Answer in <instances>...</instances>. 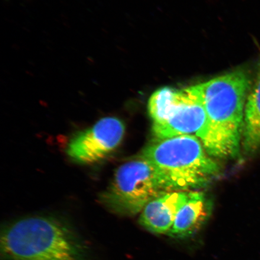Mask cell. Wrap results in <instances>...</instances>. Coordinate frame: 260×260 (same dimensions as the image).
Returning <instances> with one entry per match:
<instances>
[{
	"label": "cell",
	"mask_w": 260,
	"mask_h": 260,
	"mask_svg": "<svg viewBox=\"0 0 260 260\" xmlns=\"http://www.w3.org/2000/svg\"><path fill=\"white\" fill-rule=\"evenodd\" d=\"M251 86L249 73L239 69L188 87L200 99L206 112V123L196 136L211 157H239Z\"/></svg>",
	"instance_id": "obj_1"
},
{
	"label": "cell",
	"mask_w": 260,
	"mask_h": 260,
	"mask_svg": "<svg viewBox=\"0 0 260 260\" xmlns=\"http://www.w3.org/2000/svg\"><path fill=\"white\" fill-rule=\"evenodd\" d=\"M0 248L8 260H83L72 230L51 217H25L11 223L2 232Z\"/></svg>",
	"instance_id": "obj_2"
},
{
	"label": "cell",
	"mask_w": 260,
	"mask_h": 260,
	"mask_svg": "<svg viewBox=\"0 0 260 260\" xmlns=\"http://www.w3.org/2000/svg\"><path fill=\"white\" fill-rule=\"evenodd\" d=\"M140 155L157 168L174 191L206 187L222 172L196 135L156 140Z\"/></svg>",
	"instance_id": "obj_3"
},
{
	"label": "cell",
	"mask_w": 260,
	"mask_h": 260,
	"mask_svg": "<svg viewBox=\"0 0 260 260\" xmlns=\"http://www.w3.org/2000/svg\"><path fill=\"white\" fill-rule=\"evenodd\" d=\"M174 191L161 172L141 155L117 168L111 181L99 195L100 203L122 216L136 215L161 195Z\"/></svg>",
	"instance_id": "obj_4"
},
{
	"label": "cell",
	"mask_w": 260,
	"mask_h": 260,
	"mask_svg": "<svg viewBox=\"0 0 260 260\" xmlns=\"http://www.w3.org/2000/svg\"><path fill=\"white\" fill-rule=\"evenodd\" d=\"M148 111L156 140L197 135L206 121L203 104L188 87L156 90L149 100Z\"/></svg>",
	"instance_id": "obj_5"
},
{
	"label": "cell",
	"mask_w": 260,
	"mask_h": 260,
	"mask_svg": "<svg viewBox=\"0 0 260 260\" xmlns=\"http://www.w3.org/2000/svg\"><path fill=\"white\" fill-rule=\"evenodd\" d=\"M125 132V126L121 119L105 117L90 127L77 133L68 142L67 153L77 164H95L118 147Z\"/></svg>",
	"instance_id": "obj_6"
},
{
	"label": "cell",
	"mask_w": 260,
	"mask_h": 260,
	"mask_svg": "<svg viewBox=\"0 0 260 260\" xmlns=\"http://www.w3.org/2000/svg\"><path fill=\"white\" fill-rule=\"evenodd\" d=\"M188 192L189 191H172L152 200L142 211L140 225L152 233L168 234L179 211L186 203Z\"/></svg>",
	"instance_id": "obj_7"
},
{
	"label": "cell",
	"mask_w": 260,
	"mask_h": 260,
	"mask_svg": "<svg viewBox=\"0 0 260 260\" xmlns=\"http://www.w3.org/2000/svg\"><path fill=\"white\" fill-rule=\"evenodd\" d=\"M212 209V203L206 194L201 191H189L186 203L179 211L167 235L178 239L193 236L209 219Z\"/></svg>",
	"instance_id": "obj_8"
},
{
	"label": "cell",
	"mask_w": 260,
	"mask_h": 260,
	"mask_svg": "<svg viewBox=\"0 0 260 260\" xmlns=\"http://www.w3.org/2000/svg\"><path fill=\"white\" fill-rule=\"evenodd\" d=\"M242 142L246 154L260 151V61L247 98Z\"/></svg>",
	"instance_id": "obj_9"
}]
</instances>
